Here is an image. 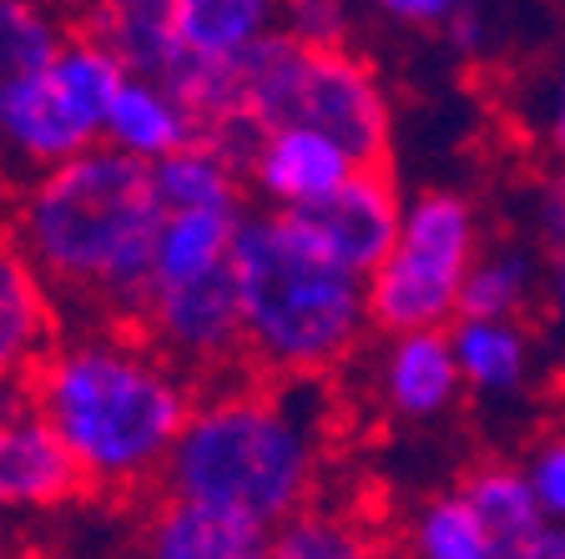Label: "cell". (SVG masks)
<instances>
[{
	"label": "cell",
	"mask_w": 565,
	"mask_h": 559,
	"mask_svg": "<svg viewBox=\"0 0 565 559\" xmlns=\"http://www.w3.org/2000/svg\"><path fill=\"white\" fill-rule=\"evenodd\" d=\"M480 212L449 186L419 192L404 207V227L384 268L369 278V323L379 333H429L455 327L465 282L480 257Z\"/></svg>",
	"instance_id": "obj_7"
},
{
	"label": "cell",
	"mask_w": 565,
	"mask_h": 559,
	"mask_svg": "<svg viewBox=\"0 0 565 559\" xmlns=\"http://www.w3.org/2000/svg\"><path fill=\"white\" fill-rule=\"evenodd\" d=\"M515 559H565V525H555V519L551 525H541Z\"/></svg>",
	"instance_id": "obj_32"
},
{
	"label": "cell",
	"mask_w": 565,
	"mask_h": 559,
	"mask_svg": "<svg viewBox=\"0 0 565 559\" xmlns=\"http://www.w3.org/2000/svg\"><path fill=\"white\" fill-rule=\"evenodd\" d=\"M0 6H61V0H0Z\"/></svg>",
	"instance_id": "obj_34"
},
{
	"label": "cell",
	"mask_w": 565,
	"mask_h": 559,
	"mask_svg": "<svg viewBox=\"0 0 565 559\" xmlns=\"http://www.w3.org/2000/svg\"><path fill=\"white\" fill-rule=\"evenodd\" d=\"M141 333L157 343L172 363L202 384H227L237 373H253L243 338V298H237V272H212L198 282H162L147 292L141 308Z\"/></svg>",
	"instance_id": "obj_8"
},
{
	"label": "cell",
	"mask_w": 565,
	"mask_h": 559,
	"mask_svg": "<svg viewBox=\"0 0 565 559\" xmlns=\"http://www.w3.org/2000/svg\"><path fill=\"white\" fill-rule=\"evenodd\" d=\"M404 207L409 202H399V186H394L388 166H359L333 197L298 212H282V217H294L298 233L318 252H329L339 268L359 272V278H374L384 268V257L394 252V243H399Z\"/></svg>",
	"instance_id": "obj_9"
},
{
	"label": "cell",
	"mask_w": 565,
	"mask_h": 559,
	"mask_svg": "<svg viewBox=\"0 0 565 559\" xmlns=\"http://www.w3.org/2000/svg\"><path fill=\"white\" fill-rule=\"evenodd\" d=\"M192 141H198V121L172 86L147 82V76L121 82L117 101L106 111V147H117L137 162H162Z\"/></svg>",
	"instance_id": "obj_16"
},
{
	"label": "cell",
	"mask_w": 565,
	"mask_h": 559,
	"mask_svg": "<svg viewBox=\"0 0 565 559\" xmlns=\"http://www.w3.org/2000/svg\"><path fill=\"white\" fill-rule=\"evenodd\" d=\"M237 86L243 111L263 131L303 121L343 141L364 166H388V92L379 71L349 46H308L288 31H273L247 56H237Z\"/></svg>",
	"instance_id": "obj_5"
},
{
	"label": "cell",
	"mask_w": 565,
	"mask_h": 559,
	"mask_svg": "<svg viewBox=\"0 0 565 559\" xmlns=\"http://www.w3.org/2000/svg\"><path fill=\"white\" fill-rule=\"evenodd\" d=\"M268 559H379V555L374 539L353 525L349 514L308 504V509H298L294 519H282L273 529Z\"/></svg>",
	"instance_id": "obj_25"
},
{
	"label": "cell",
	"mask_w": 565,
	"mask_h": 559,
	"mask_svg": "<svg viewBox=\"0 0 565 559\" xmlns=\"http://www.w3.org/2000/svg\"><path fill=\"white\" fill-rule=\"evenodd\" d=\"M323 449L329 398L318 378H227L202 388L162 490L278 529L313 504Z\"/></svg>",
	"instance_id": "obj_3"
},
{
	"label": "cell",
	"mask_w": 565,
	"mask_h": 559,
	"mask_svg": "<svg viewBox=\"0 0 565 559\" xmlns=\"http://www.w3.org/2000/svg\"><path fill=\"white\" fill-rule=\"evenodd\" d=\"M71 35V15L61 6H0V117L6 101L31 82L41 66H51Z\"/></svg>",
	"instance_id": "obj_23"
},
{
	"label": "cell",
	"mask_w": 565,
	"mask_h": 559,
	"mask_svg": "<svg viewBox=\"0 0 565 559\" xmlns=\"http://www.w3.org/2000/svg\"><path fill=\"white\" fill-rule=\"evenodd\" d=\"M490 15H484L480 0H470V6H459L455 15H449L445 25V41L459 51V56H484L490 51Z\"/></svg>",
	"instance_id": "obj_31"
},
{
	"label": "cell",
	"mask_w": 565,
	"mask_h": 559,
	"mask_svg": "<svg viewBox=\"0 0 565 559\" xmlns=\"http://www.w3.org/2000/svg\"><path fill=\"white\" fill-rule=\"evenodd\" d=\"M61 338V303L25 257L11 222H0V384L41 368Z\"/></svg>",
	"instance_id": "obj_14"
},
{
	"label": "cell",
	"mask_w": 565,
	"mask_h": 559,
	"mask_svg": "<svg viewBox=\"0 0 565 559\" xmlns=\"http://www.w3.org/2000/svg\"><path fill=\"white\" fill-rule=\"evenodd\" d=\"M525 127L535 131L541 152L565 172V56L541 76V86H535V96H530Z\"/></svg>",
	"instance_id": "obj_27"
},
{
	"label": "cell",
	"mask_w": 565,
	"mask_h": 559,
	"mask_svg": "<svg viewBox=\"0 0 565 559\" xmlns=\"http://www.w3.org/2000/svg\"><path fill=\"white\" fill-rule=\"evenodd\" d=\"M282 31V0H177V35L198 61H237Z\"/></svg>",
	"instance_id": "obj_19"
},
{
	"label": "cell",
	"mask_w": 565,
	"mask_h": 559,
	"mask_svg": "<svg viewBox=\"0 0 565 559\" xmlns=\"http://www.w3.org/2000/svg\"><path fill=\"white\" fill-rule=\"evenodd\" d=\"M157 197L167 212L188 207H247V176L227 157H217L207 141H192L182 152L152 162Z\"/></svg>",
	"instance_id": "obj_22"
},
{
	"label": "cell",
	"mask_w": 565,
	"mask_h": 559,
	"mask_svg": "<svg viewBox=\"0 0 565 559\" xmlns=\"http://www.w3.org/2000/svg\"><path fill=\"white\" fill-rule=\"evenodd\" d=\"M131 71L92 35L71 31L66 46L41 66L0 117V182L21 192L25 182L56 172L106 141V111Z\"/></svg>",
	"instance_id": "obj_6"
},
{
	"label": "cell",
	"mask_w": 565,
	"mask_h": 559,
	"mask_svg": "<svg viewBox=\"0 0 565 559\" xmlns=\"http://www.w3.org/2000/svg\"><path fill=\"white\" fill-rule=\"evenodd\" d=\"M162 217L152 162L102 141L76 162L25 182L6 222L56 292L61 318L137 327L152 292Z\"/></svg>",
	"instance_id": "obj_2"
},
{
	"label": "cell",
	"mask_w": 565,
	"mask_h": 559,
	"mask_svg": "<svg viewBox=\"0 0 565 559\" xmlns=\"http://www.w3.org/2000/svg\"><path fill=\"white\" fill-rule=\"evenodd\" d=\"M247 363L263 378H323L353 358L369 323V278L318 252L294 217L247 212L233 252Z\"/></svg>",
	"instance_id": "obj_4"
},
{
	"label": "cell",
	"mask_w": 565,
	"mask_h": 559,
	"mask_svg": "<svg viewBox=\"0 0 565 559\" xmlns=\"http://www.w3.org/2000/svg\"><path fill=\"white\" fill-rule=\"evenodd\" d=\"M268 545L273 529L258 519L162 490L141 514L137 559H268Z\"/></svg>",
	"instance_id": "obj_11"
},
{
	"label": "cell",
	"mask_w": 565,
	"mask_h": 559,
	"mask_svg": "<svg viewBox=\"0 0 565 559\" xmlns=\"http://www.w3.org/2000/svg\"><path fill=\"white\" fill-rule=\"evenodd\" d=\"M253 207H188L167 212L162 237H157V262H152V288L162 282H198L212 272L233 268L237 237Z\"/></svg>",
	"instance_id": "obj_18"
},
{
	"label": "cell",
	"mask_w": 565,
	"mask_h": 559,
	"mask_svg": "<svg viewBox=\"0 0 565 559\" xmlns=\"http://www.w3.org/2000/svg\"><path fill=\"white\" fill-rule=\"evenodd\" d=\"M359 166L364 162L343 141H333L329 131L288 121V127L263 131L258 152L247 162V192L263 197L268 212H298L333 197Z\"/></svg>",
	"instance_id": "obj_10"
},
{
	"label": "cell",
	"mask_w": 565,
	"mask_h": 559,
	"mask_svg": "<svg viewBox=\"0 0 565 559\" xmlns=\"http://www.w3.org/2000/svg\"><path fill=\"white\" fill-rule=\"evenodd\" d=\"M551 313H555V323H561V333H565V272H555L551 278Z\"/></svg>",
	"instance_id": "obj_33"
},
{
	"label": "cell",
	"mask_w": 565,
	"mask_h": 559,
	"mask_svg": "<svg viewBox=\"0 0 565 559\" xmlns=\"http://www.w3.org/2000/svg\"><path fill=\"white\" fill-rule=\"evenodd\" d=\"M282 31L308 46H343L353 31L349 0H282Z\"/></svg>",
	"instance_id": "obj_26"
},
{
	"label": "cell",
	"mask_w": 565,
	"mask_h": 559,
	"mask_svg": "<svg viewBox=\"0 0 565 559\" xmlns=\"http://www.w3.org/2000/svg\"><path fill=\"white\" fill-rule=\"evenodd\" d=\"M86 474L61 443V433L41 419V408H25L0 419V514L61 509L82 499Z\"/></svg>",
	"instance_id": "obj_12"
},
{
	"label": "cell",
	"mask_w": 565,
	"mask_h": 559,
	"mask_svg": "<svg viewBox=\"0 0 565 559\" xmlns=\"http://www.w3.org/2000/svg\"><path fill=\"white\" fill-rule=\"evenodd\" d=\"M409 545L414 559H505V549L494 545V535L480 525V514L459 490L439 494L414 514Z\"/></svg>",
	"instance_id": "obj_24"
},
{
	"label": "cell",
	"mask_w": 565,
	"mask_h": 559,
	"mask_svg": "<svg viewBox=\"0 0 565 559\" xmlns=\"http://www.w3.org/2000/svg\"><path fill=\"white\" fill-rule=\"evenodd\" d=\"M465 388L480 398H515L525 394L535 373V338L525 318H459L449 327Z\"/></svg>",
	"instance_id": "obj_17"
},
{
	"label": "cell",
	"mask_w": 565,
	"mask_h": 559,
	"mask_svg": "<svg viewBox=\"0 0 565 559\" xmlns=\"http://www.w3.org/2000/svg\"><path fill=\"white\" fill-rule=\"evenodd\" d=\"M202 388L141 327L76 323L35 368V408L82 464L92 494L162 484Z\"/></svg>",
	"instance_id": "obj_1"
},
{
	"label": "cell",
	"mask_w": 565,
	"mask_h": 559,
	"mask_svg": "<svg viewBox=\"0 0 565 559\" xmlns=\"http://www.w3.org/2000/svg\"><path fill=\"white\" fill-rule=\"evenodd\" d=\"M545 282V257L535 243L484 247L475 257L459 318H525Z\"/></svg>",
	"instance_id": "obj_21"
},
{
	"label": "cell",
	"mask_w": 565,
	"mask_h": 559,
	"mask_svg": "<svg viewBox=\"0 0 565 559\" xmlns=\"http://www.w3.org/2000/svg\"><path fill=\"white\" fill-rule=\"evenodd\" d=\"M465 394L449 327L429 333H394L379 358V404L404 423H435Z\"/></svg>",
	"instance_id": "obj_15"
},
{
	"label": "cell",
	"mask_w": 565,
	"mask_h": 559,
	"mask_svg": "<svg viewBox=\"0 0 565 559\" xmlns=\"http://www.w3.org/2000/svg\"><path fill=\"white\" fill-rule=\"evenodd\" d=\"M71 15V31L92 35L131 76L172 82L188 66V46L177 35V0H86Z\"/></svg>",
	"instance_id": "obj_13"
},
{
	"label": "cell",
	"mask_w": 565,
	"mask_h": 559,
	"mask_svg": "<svg viewBox=\"0 0 565 559\" xmlns=\"http://www.w3.org/2000/svg\"><path fill=\"white\" fill-rule=\"evenodd\" d=\"M379 15H388V21L399 25H414V31H445L449 15L459 11V6H470V0H369Z\"/></svg>",
	"instance_id": "obj_30"
},
{
	"label": "cell",
	"mask_w": 565,
	"mask_h": 559,
	"mask_svg": "<svg viewBox=\"0 0 565 559\" xmlns=\"http://www.w3.org/2000/svg\"><path fill=\"white\" fill-rule=\"evenodd\" d=\"M530 233H535V247L551 262L555 272H565V172L545 176L535 186V202H530Z\"/></svg>",
	"instance_id": "obj_28"
},
{
	"label": "cell",
	"mask_w": 565,
	"mask_h": 559,
	"mask_svg": "<svg viewBox=\"0 0 565 559\" xmlns=\"http://www.w3.org/2000/svg\"><path fill=\"white\" fill-rule=\"evenodd\" d=\"M459 494L470 499V509L480 514V525L494 535V545L505 549V559H515L530 545V535L541 525H551L530 490L525 464H505V459H484V464L465 469Z\"/></svg>",
	"instance_id": "obj_20"
},
{
	"label": "cell",
	"mask_w": 565,
	"mask_h": 559,
	"mask_svg": "<svg viewBox=\"0 0 565 559\" xmlns=\"http://www.w3.org/2000/svg\"><path fill=\"white\" fill-rule=\"evenodd\" d=\"M525 479H530V490H535V499H541L545 519L565 525V433H551V439H541L530 449Z\"/></svg>",
	"instance_id": "obj_29"
}]
</instances>
